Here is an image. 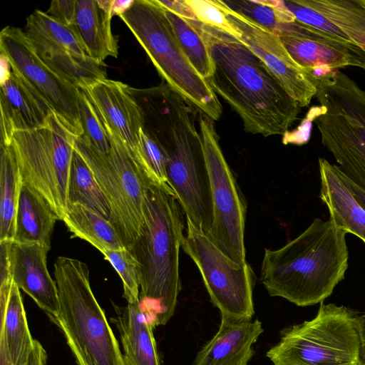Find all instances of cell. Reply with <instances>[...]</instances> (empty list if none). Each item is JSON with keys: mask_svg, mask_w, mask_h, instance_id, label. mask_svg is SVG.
Returning <instances> with one entry per match:
<instances>
[{"mask_svg": "<svg viewBox=\"0 0 365 365\" xmlns=\"http://www.w3.org/2000/svg\"><path fill=\"white\" fill-rule=\"evenodd\" d=\"M1 143L10 145L16 131L43 125L53 113L39 96L17 75L0 85Z\"/></svg>", "mask_w": 365, "mask_h": 365, "instance_id": "obj_20", "label": "cell"}, {"mask_svg": "<svg viewBox=\"0 0 365 365\" xmlns=\"http://www.w3.org/2000/svg\"><path fill=\"white\" fill-rule=\"evenodd\" d=\"M73 236L84 240L101 253L125 248L108 220L81 205H67L62 220Z\"/></svg>", "mask_w": 365, "mask_h": 365, "instance_id": "obj_26", "label": "cell"}, {"mask_svg": "<svg viewBox=\"0 0 365 365\" xmlns=\"http://www.w3.org/2000/svg\"><path fill=\"white\" fill-rule=\"evenodd\" d=\"M136 163L152 183L169 187L166 173V158L158 142L144 129L140 133V147Z\"/></svg>", "mask_w": 365, "mask_h": 365, "instance_id": "obj_31", "label": "cell"}, {"mask_svg": "<svg viewBox=\"0 0 365 365\" xmlns=\"http://www.w3.org/2000/svg\"><path fill=\"white\" fill-rule=\"evenodd\" d=\"M321 182L319 197L327 206L335 226L365 243V208L341 180L335 165L319 158Z\"/></svg>", "mask_w": 365, "mask_h": 365, "instance_id": "obj_23", "label": "cell"}, {"mask_svg": "<svg viewBox=\"0 0 365 365\" xmlns=\"http://www.w3.org/2000/svg\"><path fill=\"white\" fill-rule=\"evenodd\" d=\"M76 11V0H53L46 12L71 29L74 22Z\"/></svg>", "mask_w": 365, "mask_h": 365, "instance_id": "obj_35", "label": "cell"}, {"mask_svg": "<svg viewBox=\"0 0 365 365\" xmlns=\"http://www.w3.org/2000/svg\"><path fill=\"white\" fill-rule=\"evenodd\" d=\"M193 11L197 21L203 25L238 39L240 34L227 20L217 0H185Z\"/></svg>", "mask_w": 365, "mask_h": 365, "instance_id": "obj_34", "label": "cell"}, {"mask_svg": "<svg viewBox=\"0 0 365 365\" xmlns=\"http://www.w3.org/2000/svg\"><path fill=\"white\" fill-rule=\"evenodd\" d=\"M74 138L52 113L43 125L16 131L10 144L23 183L38 191L61 220L67 209V184Z\"/></svg>", "mask_w": 365, "mask_h": 365, "instance_id": "obj_10", "label": "cell"}, {"mask_svg": "<svg viewBox=\"0 0 365 365\" xmlns=\"http://www.w3.org/2000/svg\"><path fill=\"white\" fill-rule=\"evenodd\" d=\"M266 356L273 365H360L356 317L322 302L314 318L283 329Z\"/></svg>", "mask_w": 365, "mask_h": 365, "instance_id": "obj_8", "label": "cell"}, {"mask_svg": "<svg viewBox=\"0 0 365 365\" xmlns=\"http://www.w3.org/2000/svg\"><path fill=\"white\" fill-rule=\"evenodd\" d=\"M58 215L34 188L23 183L16 216L14 241L39 243L51 248V239Z\"/></svg>", "mask_w": 365, "mask_h": 365, "instance_id": "obj_25", "label": "cell"}, {"mask_svg": "<svg viewBox=\"0 0 365 365\" xmlns=\"http://www.w3.org/2000/svg\"><path fill=\"white\" fill-rule=\"evenodd\" d=\"M186 222L181 247L198 268L213 305L221 315L252 319L255 274L250 265L230 259L207 235Z\"/></svg>", "mask_w": 365, "mask_h": 365, "instance_id": "obj_12", "label": "cell"}, {"mask_svg": "<svg viewBox=\"0 0 365 365\" xmlns=\"http://www.w3.org/2000/svg\"><path fill=\"white\" fill-rule=\"evenodd\" d=\"M135 0H112L111 16H118L127 11L133 5Z\"/></svg>", "mask_w": 365, "mask_h": 365, "instance_id": "obj_40", "label": "cell"}, {"mask_svg": "<svg viewBox=\"0 0 365 365\" xmlns=\"http://www.w3.org/2000/svg\"><path fill=\"white\" fill-rule=\"evenodd\" d=\"M197 112L182 96L173 94L153 115L148 133L164 152L168 185L186 220L208 237L212 202L202 138L195 124Z\"/></svg>", "mask_w": 365, "mask_h": 365, "instance_id": "obj_4", "label": "cell"}, {"mask_svg": "<svg viewBox=\"0 0 365 365\" xmlns=\"http://www.w3.org/2000/svg\"><path fill=\"white\" fill-rule=\"evenodd\" d=\"M80 89L89 97L103 125L120 138L136 162L144 116L133 89L107 78Z\"/></svg>", "mask_w": 365, "mask_h": 365, "instance_id": "obj_17", "label": "cell"}, {"mask_svg": "<svg viewBox=\"0 0 365 365\" xmlns=\"http://www.w3.org/2000/svg\"><path fill=\"white\" fill-rule=\"evenodd\" d=\"M0 85L4 84L11 76L12 69L7 57L2 53L0 54Z\"/></svg>", "mask_w": 365, "mask_h": 365, "instance_id": "obj_41", "label": "cell"}, {"mask_svg": "<svg viewBox=\"0 0 365 365\" xmlns=\"http://www.w3.org/2000/svg\"><path fill=\"white\" fill-rule=\"evenodd\" d=\"M320 103L314 119L339 168L365 190V91L339 71L317 79Z\"/></svg>", "mask_w": 365, "mask_h": 365, "instance_id": "obj_7", "label": "cell"}, {"mask_svg": "<svg viewBox=\"0 0 365 365\" xmlns=\"http://www.w3.org/2000/svg\"><path fill=\"white\" fill-rule=\"evenodd\" d=\"M74 148V147H73ZM67 205H81L110 221L108 202L92 170L74 149L72 155L66 192Z\"/></svg>", "mask_w": 365, "mask_h": 365, "instance_id": "obj_28", "label": "cell"}, {"mask_svg": "<svg viewBox=\"0 0 365 365\" xmlns=\"http://www.w3.org/2000/svg\"><path fill=\"white\" fill-rule=\"evenodd\" d=\"M19 289L13 280L0 284V365H26L34 348Z\"/></svg>", "mask_w": 365, "mask_h": 365, "instance_id": "obj_21", "label": "cell"}, {"mask_svg": "<svg viewBox=\"0 0 365 365\" xmlns=\"http://www.w3.org/2000/svg\"><path fill=\"white\" fill-rule=\"evenodd\" d=\"M47 354L41 344L35 340L34 348L26 365H46Z\"/></svg>", "mask_w": 365, "mask_h": 365, "instance_id": "obj_38", "label": "cell"}, {"mask_svg": "<svg viewBox=\"0 0 365 365\" xmlns=\"http://www.w3.org/2000/svg\"><path fill=\"white\" fill-rule=\"evenodd\" d=\"M156 1L164 9L173 11L188 20L197 21L193 11L185 0Z\"/></svg>", "mask_w": 365, "mask_h": 365, "instance_id": "obj_36", "label": "cell"}, {"mask_svg": "<svg viewBox=\"0 0 365 365\" xmlns=\"http://www.w3.org/2000/svg\"><path fill=\"white\" fill-rule=\"evenodd\" d=\"M120 275L123 286V297L128 304L139 302L140 276L138 263L126 248L106 250L102 253Z\"/></svg>", "mask_w": 365, "mask_h": 365, "instance_id": "obj_32", "label": "cell"}, {"mask_svg": "<svg viewBox=\"0 0 365 365\" xmlns=\"http://www.w3.org/2000/svg\"><path fill=\"white\" fill-rule=\"evenodd\" d=\"M111 15L98 5L97 0H76V11L71 29L86 53L104 63L109 57L118 55V39L111 31Z\"/></svg>", "mask_w": 365, "mask_h": 365, "instance_id": "obj_24", "label": "cell"}, {"mask_svg": "<svg viewBox=\"0 0 365 365\" xmlns=\"http://www.w3.org/2000/svg\"><path fill=\"white\" fill-rule=\"evenodd\" d=\"M24 32L41 60L77 88L106 78V64L91 58L72 29L46 11L30 14Z\"/></svg>", "mask_w": 365, "mask_h": 365, "instance_id": "obj_14", "label": "cell"}, {"mask_svg": "<svg viewBox=\"0 0 365 365\" xmlns=\"http://www.w3.org/2000/svg\"><path fill=\"white\" fill-rule=\"evenodd\" d=\"M50 250L39 243H19L13 240L10 259L13 281L54 322L59 299L56 282L47 268L46 256Z\"/></svg>", "mask_w": 365, "mask_h": 365, "instance_id": "obj_18", "label": "cell"}, {"mask_svg": "<svg viewBox=\"0 0 365 365\" xmlns=\"http://www.w3.org/2000/svg\"><path fill=\"white\" fill-rule=\"evenodd\" d=\"M346 235L331 218H315L282 247L265 249L260 281L268 294L299 307L323 302L348 268Z\"/></svg>", "mask_w": 365, "mask_h": 365, "instance_id": "obj_2", "label": "cell"}, {"mask_svg": "<svg viewBox=\"0 0 365 365\" xmlns=\"http://www.w3.org/2000/svg\"><path fill=\"white\" fill-rule=\"evenodd\" d=\"M217 2L229 22L240 31L237 41L263 62L301 108L308 106L317 92L312 72L292 58L278 36L230 9L222 1Z\"/></svg>", "mask_w": 365, "mask_h": 365, "instance_id": "obj_15", "label": "cell"}, {"mask_svg": "<svg viewBox=\"0 0 365 365\" xmlns=\"http://www.w3.org/2000/svg\"><path fill=\"white\" fill-rule=\"evenodd\" d=\"M335 166L341 180L350 188L355 197L365 208V190L344 175L336 165Z\"/></svg>", "mask_w": 365, "mask_h": 365, "instance_id": "obj_37", "label": "cell"}, {"mask_svg": "<svg viewBox=\"0 0 365 365\" xmlns=\"http://www.w3.org/2000/svg\"><path fill=\"white\" fill-rule=\"evenodd\" d=\"M181 210L171 188L149 183L143 221L130 252L139 266V303L154 328L166 324L173 316L181 290Z\"/></svg>", "mask_w": 365, "mask_h": 365, "instance_id": "obj_3", "label": "cell"}, {"mask_svg": "<svg viewBox=\"0 0 365 365\" xmlns=\"http://www.w3.org/2000/svg\"><path fill=\"white\" fill-rule=\"evenodd\" d=\"M365 51V0H301Z\"/></svg>", "mask_w": 365, "mask_h": 365, "instance_id": "obj_29", "label": "cell"}, {"mask_svg": "<svg viewBox=\"0 0 365 365\" xmlns=\"http://www.w3.org/2000/svg\"><path fill=\"white\" fill-rule=\"evenodd\" d=\"M23 179L10 145L1 143L0 241L14 240Z\"/></svg>", "mask_w": 365, "mask_h": 365, "instance_id": "obj_27", "label": "cell"}, {"mask_svg": "<svg viewBox=\"0 0 365 365\" xmlns=\"http://www.w3.org/2000/svg\"><path fill=\"white\" fill-rule=\"evenodd\" d=\"M110 318L120 334L125 365H163L152 326L139 302L124 307L113 304Z\"/></svg>", "mask_w": 365, "mask_h": 365, "instance_id": "obj_22", "label": "cell"}, {"mask_svg": "<svg viewBox=\"0 0 365 365\" xmlns=\"http://www.w3.org/2000/svg\"><path fill=\"white\" fill-rule=\"evenodd\" d=\"M54 276L59 299L54 323L61 329L77 365H125L118 342L92 292L87 265L58 257Z\"/></svg>", "mask_w": 365, "mask_h": 365, "instance_id": "obj_5", "label": "cell"}, {"mask_svg": "<svg viewBox=\"0 0 365 365\" xmlns=\"http://www.w3.org/2000/svg\"><path fill=\"white\" fill-rule=\"evenodd\" d=\"M360 338V365H365V313L356 317Z\"/></svg>", "mask_w": 365, "mask_h": 365, "instance_id": "obj_39", "label": "cell"}, {"mask_svg": "<svg viewBox=\"0 0 365 365\" xmlns=\"http://www.w3.org/2000/svg\"><path fill=\"white\" fill-rule=\"evenodd\" d=\"M213 63L207 79L241 118L246 132L284 135L301 107L263 62L235 38L202 24Z\"/></svg>", "mask_w": 365, "mask_h": 365, "instance_id": "obj_1", "label": "cell"}, {"mask_svg": "<svg viewBox=\"0 0 365 365\" xmlns=\"http://www.w3.org/2000/svg\"><path fill=\"white\" fill-rule=\"evenodd\" d=\"M78 107L83 136L99 152L108 154L110 145L106 128L95 106L82 89H80Z\"/></svg>", "mask_w": 365, "mask_h": 365, "instance_id": "obj_33", "label": "cell"}, {"mask_svg": "<svg viewBox=\"0 0 365 365\" xmlns=\"http://www.w3.org/2000/svg\"><path fill=\"white\" fill-rule=\"evenodd\" d=\"M105 128L110 145L108 154L99 152L83 135L74 138L73 147L92 170L110 205V222L130 251L143 221L144 197L150 182L120 138Z\"/></svg>", "mask_w": 365, "mask_h": 365, "instance_id": "obj_9", "label": "cell"}, {"mask_svg": "<svg viewBox=\"0 0 365 365\" xmlns=\"http://www.w3.org/2000/svg\"><path fill=\"white\" fill-rule=\"evenodd\" d=\"M120 18L143 48L165 83L200 113L218 120L222 108L208 81L184 53L156 0H135Z\"/></svg>", "mask_w": 365, "mask_h": 365, "instance_id": "obj_6", "label": "cell"}, {"mask_svg": "<svg viewBox=\"0 0 365 365\" xmlns=\"http://www.w3.org/2000/svg\"><path fill=\"white\" fill-rule=\"evenodd\" d=\"M163 9L184 53L196 71L207 80L212 75L213 63L201 23Z\"/></svg>", "mask_w": 365, "mask_h": 365, "instance_id": "obj_30", "label": "cell"}, {"mask_svg": "<svg viewBox=\"0 0 365 365\" xmlns=\"http://www.w3.org/2000/svg\"><path fill=\"white\" fill-rule=\"evenodd\" d=\"M279 38L292 58L309 71H337L347 66L365 69L362 48L297 19L292 31Z\"/></svg>", "mask_w": 365, "mask_h": 365, "instance_id": "obj_16", "label": "cell"}, {"mask_svg": "<svg viewBox=\"0 0 365 365\" xmlns=\"http://www.w3.org/2000/svg\"><path fill=\"white\" fill-rule=\"evenodd\" d=\"M199 114L212 202L213 220L208 237L230 259L244 264L246 207L220 148L213 120Z\"/></svg>", "mask_w": 365, "mask_h": 365, "instance_id": "obj_11", "label": "cell"}, {"mask_svg": "<svg viewBox=\"0 0 365 365\" xmlns=\"http://www.w3.org/2000/svg\"><path fill=\"white\" fill-rule=\"evenodd\" d=\"M263 332L262 322L221 315L217 333L197 353L192 365H247L252 345Z\"/></svg>", "mask_w": 365, "mask_h": 365, "instance_id": "obj_19", "label": "cell"}, {"mask_svg": "<svg viewBox=\"0 0 365 365\" xmlns=\"http://www.w3.org/2000/svg\"><path fill=\"white\" fill-rule=\"evenodd\" d=\"M0 51L9 59L12 72L39 96L68 130L75 137L83 135L80 89L41 60L24 31L10 26L4 28L0 33Z\"/></svg>", "mask_w": 365, "mask_h": 365, "instance_id": "obj_13", "label": "cell"}]
</instances>
